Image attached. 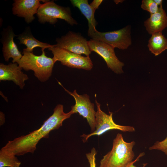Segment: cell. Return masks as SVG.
I'll return each mask as SVG.
<instances>
[{
  "mask_svg": "<svg viewBox=\"0 0 167 167\" xmlns=\"http://www.w3.org/2000/svg\"><path fill=\"white\" fill-rule=\"evenodd\" d=\"M131 26H127L118 30L100 32L96 30L89 35L92 39L102 41L114 48L124 50L132 44Z\"/></svg>",
  "mask_w": 167,
  "mask_h": 167,
  "instance_id": "8992f818",
  "label": "cell"
},
{
  "mask_svg": "<svg viewBox=\"0 0 167 167\" xmlns=\"http://www.w3.org/2000/svg\"><path fill=\"white\" fill-rule=\"evenodd\" d=\"M95 102L97 109L95 114V130L88 134H83L81 136L83 138V141L84 142H86L91 136L94 135L99 136L111 130H118L123 132L135 131V128L132 126H122L116 124L113 119V113H110L109 115L107 114L101 110V105L98 102L96 98Z\"/></svg>",
  "mask_w": 167,
  "mask_h": 167,
  "instance_id": "5b68a950",
  "label": "cell"
},
{
  "mask_svg": "<svg viewBox=\"0 0 167 167\" xmlns=\"http://www.w3.org/2000/svg\"><path fill=\"white\" fill-rule=\"evenodd\" d=\"M48 49L53 54V59L54 62L60 61L63 65L68 67L82 69L89 71L93 66L89 56H83L81 55L70 52L63 49L55 46V45Z\"/></svg>",
  "mask_w": 167,
  "mask_h": 167,
  "instance_id": "52a82bcc",
  "label": "cell"
},
{
  "mask_svg": "<svg viewBox=\"0 0 167 167\" xmlns=\"http://www.w3.org/2000/svg\"><path fill=\"white\" fill-rule=\"evenodd\" d=\"M74 114L71 110L67 113L63 111L62 105L58 104L54 112L39 129L25 135H22L12 141H9L3 148L15 156L24 155L28 152L34 153L36 146L42 138H48L51 131L57 129L62 126L63 122Z\"/></svg>",
  "mask_w": 167,
  "mask_h": 167,
  "instance_id": "6da1fadb",
  "label": "cell"
},
{
  "mask_svg": "<svg viewBox=\"0 0 167 167\" xmlns=\"http://www.w3.org/2000/svg\"><path fill=\"white\" fill-rule=\"evenodd\" d=\"M70 1L73 6L78 8L87 19L88 36L97 30L96 26L97 23L94 17L96 10L89 4L88 0H71Z\"/></svg>",
  "mask_w": 167,
  "mask_h": 167,
  "instance_id": "9a60e30c",
  "label": "cell"
},
{
  "mask_svg": "<svg viewBox=\"0 0 167 167\" xmlns=\"http://www.w3.org/2000/svg\"><path fill=\"white\" fill-rule=\"evenodd\" d=\"M97 152L96 149L93 148L90 152L86 154V157L90 165V167H96V155Z\"/></svg>",
  "mask_w": 167,
  "mask_h": 167,
  "instance_id": "44dd1931",
  "label": "cell"
},
{
  "mask_svg": "<svg viewBox=\"0 0 167 167\" xmlns=\"http://www.w3.org/2000/svg\"><path fill=\"white\" fill-rule=\"evenodd\" d=\"M37 14L38 21L41 23L47 22L54 24L59 19L65 20L71 26L78 24L72 17L69 7L60 6L54 1L47 0L41 4L38 9Z\"/></svg>",
  "mask_w": 167,
  "mask_h": 167,
  "instance_id": "277c9868",
  "label": "cell"
},
{
  "mask_svg": "<svg viewBox=\"0 0 167 167\" xmlns=\"http://www.w3.org/2000/svg\"><path fill=\"white\" fill-rule=\"evenodd\" d=\"M103 1L102 0H94L90 4V5L92 7L96 10L98 8L99 6L101 4Z\"/></svg>",
  "mask_w": 167,
  "mask_h": 167,
  "instance_id": "603a6c76",
  "label": "cell"
},
{
  "mask_svg": "<svg viewBox=\"0 0 167 167\" xmlns=\"http://www.w3.org/2000/svg\"><path fill=\"white\" fill-rule=\"evenodd\" d=\"M21 162L14 154L2 148L0 150V167H19Z\"/></svg>",
  "mask_w": 167,
  "mask_h": 167,
  "instance_id": "ac0fdd59",
  "label": "cell"
},
{
  "mask_svg": "<svg viewBox=\"0 0 167 167\" xmlns=\"http://www.w3.org/2000/svg\"><path fill=\"white\" fill-rule=\"evenodd\" d=\"M90 51L94 52L101 57L106 62L108 67L116 74L123 73L124 63L116 56L114 48L101 41L91 39L88 41Z\"/></svg>",
  "mask_w": 167,
  "mask_h": 167,
  "instance_id": "9c48e42d",
  "label": "cell"
},
{
  "mask_svg": "<svg viewBox=\"0 0 167 167\" xmlns=\"http://www.w3.org/2000/svg\"><path fill=\"white\" fill-rule=\"evenodd\" d=\"M114 2L116 4H118L119 2H122L124 0H114Z\"/></svg>",
  "mask_w": 167,
  "mask_h": 167,
  "instance_id": "484cf974",
  "label": "cell"
},
{
  "mask_svg": "<svg viewBox=\"0 0 167 167\" xmlns=\"http://www.w3.org/2000/svg\"><path fill=\"white\" fill-rule=\"evenodd\" d=\"M141 7L142 9L149 12L150 14L156 13L159 9L154 0H143Z\"/></svg>",
  "mask_w": 167,
  "mask_h": 167,
  "instance_id": "d6986e66",
  "label": "cell"
},
{
  "mask_svg": "<svg viewBox=\"0 0 167 167\" xmlns=\"http://www.w3.org/2000/svg\"><path fill=\"white\" fill-rule=\"evenodd\" d=\"M144 154V152L140 153L135 160L134 161H132L123 167H136L134 165V163L138 161L139 160V158L143 156ZM147 164H143V166L142 167H145L146 166Z\"/></svg>",
  "mask_w": 167,
  "mask_h": 167,
  "instance_id": "7402d4cb",
  "label": "cell"
},
{
  "mask_svg": "<svg viewBox=\"0 0 167 167\" xmlns=\"http://www.w3.org/2000/svg\"><path fill=\"white\" fill-rule=\"evenodd\" d=\"M22 69L17 63H10L8 65L0 63V81H12L21 89H23L25 81L29 78L22 71Z\"/></svg>",
  "mask_w": 167,
  "mask_h": 167,
  "instance_id": "8fae6325",
  "label": "cell"
},
{
  "mask_svg": "<svg viewBox=\"0 0 167 167\" xmlns=\"http://www.w3.org/2000/svg\"><path fill=\"white\" fill-rule=\"evenodd\" d=\"M154 1L158 6L162 5L163 1L162 0H154Z\"/></svg>",
  "mask_w": 167,
  "mask_h": 167,
  "instance_id": "d4e9b609",
  "label": "cell"
},
{
  "mask_svg": "<svg viewBox=\"0 0 167 167\" xmlns=\"http://www.w3.org/2000/svg\"><path fill=\"white\" fill-rule=\"evenodd\" d=\"M144 26L150 34L162 31L167 27V16L162 4L160 6L158 11L150 16L144 22Z\"/></svg>",
  "mask_w": 167,
  "mask_h": 167,
  "instance_id": "5bb4252c",
  "label": "cell"
},
{
  "mask_svg": "<svg viewBox=\"0 0 167 167\" xmlns=\"http://www.w3.org/2000/svg\"><path fill=\"white\" fill-rule=\"evenodd\" d=\"M55 46L77 54L89 56L90 50L88 41L80 34L69 31L65 35L56 39Z\"/></svg>",
  "mask_w": 167,
  "mask_h": 167,
  "instance_id": "30bf717a",
  "label": "cell"
},
{
  "mask_svg": "<svg viewBox=\"0 0 167 167\" xmlns=\"http://www.w3.org/2000/svg\"><path fill=\"white\" fill-rule=\"evenodd\" d=\"M41 50V55L37 56L24 49L23 55L17 63L26 71H33L35 76L40 81L45 82L51 76L55 63L53 58L45 55L44 50Z\"/></svg>",
  "mask_w": 167,
  "mask_h": 167,
  "instance_id": "3957f363",
  "label": "cell"
},
{
  "mask_svg": "<svg viewBox=\"0 0 167 167\" xmlns=\"http://www.w3.org/2000/svg\"><path fill=\"white\" fill-rule=\"evenodd\" d=\"M39 0H15L13 4L12 11L14 15L23 17L27 23L34 19V15L41 4Z\"/></svg>",
  "mask_w": 167,
  "mask_h": 167,
  "instance_id": "7c38bea8",
  "label": "cell"
},
{
  "mask_svg": "<svg viewBox=\"0 0 167 167\" xmlns=\"http://www.w3.org/2000/svg\"><path fill=\"white\" fill-rule=\"evenodd\" d=\"M28 28L21 34L18 36L17 39L20 41V44L25 45L26 49L30 52H32L33 49L36 47H40L41 50L52 47L53 45L47 43L41 42L36 39L32 35Z\"/></svg>",
  "mask_w": 167,
  "mask_h": 167,
  "instance_id": "2e32d148",
  "label": "cell"
},
{
  "mask_svg": "<svg viewBox=\"0 0 167 167\" xmlns=\"http://www.w3.org/2000/svg\"><path fill=\"white\" fill-rule=\"evenodd\" d=\"M148 47L149 51L157 56L167 49V39L162 32L154 33L148 41Z\"/></svg>",
  "mask_w": 167,
  "mask_h": 167,
  "instance_id": "e0dca14e",
  "label": "cell"
},
{
  "mask_svg": "<svg viewBox=\"0 0 167 167\" xmlns=\"http://www.w3.org/2000/svg\"><path fill=\"white\" fill-rule=\"evenodd\" d=\"M0 126L2 125L5 122V118L4 114L2 112L0 113Z\"/></svg>",
  "mask_w": 167,
  "mask_h": 167,
  "instance_id": "cb8c5ba5",
  "label": "cell"
},
{
  "mask_svg": "<svg viewBox=\"0 0 167 167\" xmlns=\"http://www.w3.org/2000/svg\"><path fill=\"white\" fill-rule=\"evenodd\" d=\"M65 90L74 98L75 104L71 107V110L73 113H78L79 114L86 118L91 129V132L95 130V114L94 105L91 103L89 97L87 94L82 95L78 94L76 90L71 92L66 89L61 84L58 82Z\"/></svg>",
  "mask_w": 167,
  "mask_h": 167,
  "instance_id": "ba28073f",
  "label": "cell"
},
{
  "mask_svg": "<svg viewBox=\"0 0 167 167\" xmlns=\"http://www.w3.org/2000/svg\"><path fill=\"white\" fill-rule=\"evenodd\" d=\"M2 40V52L5 61L8 62L10 58L13 59L12 63H17L22 57L14 41L16 36L12 28L9 27L3 32Z\"/></svg>",
  "mask_w": 167,
  "mask_h": 167,
  "instance_id": "4fadbf2b",
  "label": "cell"
},
{
  "mask_svg": "<svg viewBox=\"0 0 167 167\" xmlns=\"http://www.w3.org/2000/svg\"><path fill=\"white\" fill-rule=\"evenodd\" d=\"M135 144L132 141H124L122 134L118 133L113 141L110 151L103 156L99 167H123L133 161L135 154L132 150Z\"/></svg>",
  "mask_w": 167,
  "mask_h": 167,
  "instance_id": "7a4b0ae2",
  "label": "cell"
},
{
  "mask_svg": "<svg viewBox=\"0 0 167 167\" xmlns=\"http://www.w3.org/2000/svg\"><path fill=\"white\" fill-rule=\"evenodd\" d=\"M149 149L160 150L167 155V136L163 140L156 141L152 146L149 148Z\"/></svg>",
  "mask_w": 167,
  "mask_h": 167,
  "instance_id": "ffe728a7",
  "label": "cell"
}]
</instances>
